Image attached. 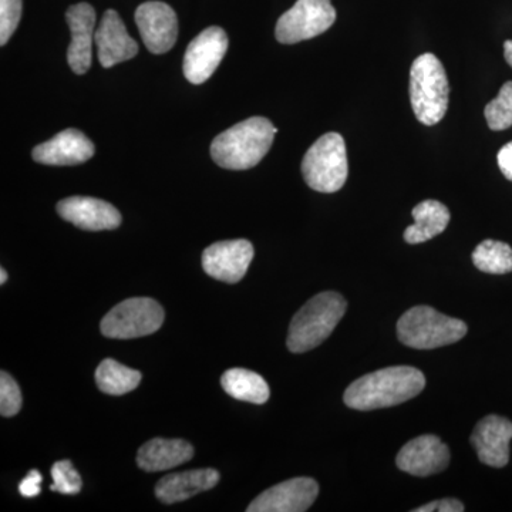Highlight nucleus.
<instances>
[{
	"mask_svg": "<svg viewBox=\"0 0 512 512\" xmlns=\"http://www.w3.org/2000/svg\"><path fill=\"white\" fill-rule=\"evenodd\" d=\"M141 382V373L121 365L113 359H104L96 370V383L101 392L123 396L133 392Z\"/></svg>",
	"mask_w": 512,
	"mask_h": 512,
	"instance_id": "23",
	"label": "nucleus"
},
{
	"mask_svg": "<svg viewBox=\"0 0 512 512\" xmlns=\"http://www.w3.org/2000/svg\"><path fill=\"white\" fill-rule=\"evenodd\" d=\"M511 440L512 421L497 414L478 421L471 434V444L476 448L481 463L495 468H503L510 461Z\"/></svg>",
	"mask_w": 512,
	"mask_h": 512,
	"instance_id": "14",
	"label": "nucleus"
},
{
	"mask_svg": "<svg viewBox=\"0 0 512 512\" xmlns=\"http://www.w3.org/2000/svg\"><path fill=\"white\" fill-rule=\"evenodd\" d=\"M134 18L151 53L163 55L173 49L178 37V19L170 5L150 0L138 6Z\"/></svg>",
	"mask_w": 512,
	"mask_h": 512,
	"instance_id": "11",
	"label": "nucleus"
},
{
	"mask_svg": "<svg viewBox=\"0 0 512 512\" xmlns=\"http://www.w3.org/2000/svg\"><path fill=\"white\" fill-rule=\"evenodd\" d=\"M254 247L247 239L215 242L202 252V268L217 281L237 284L247 275Z\"/></svg>",
	"mask_w": 512,
	"mask_h": 512,
	"instance_id": "10",
	"label": "nucleus"
},
{
	"mask_svg": "<svg viewBox=\"0 0 512 512\" xmlns=\"http://www.w3.org/2000/svg\"><path fill=\"white\" fill-rule=\"evenodd\" d=\"M467 335V325L450 318L430 306H416L397 322V336L403 345L413 349H436L453 345Z\"/></svg>",
	"mask_w": 512,
	"mask_h": 512,
	"instance_id": "5",
	"label": "nucleus"
},
{
	"mask_svg": "<svg viewBox=\"0 0 512 512\" xmlns=\"http://www.w3.org/2000/svg\"><path fill=\"white\" fill-rule=\"evenodd\" d=\"M163 306L150 298H131L120 302L103 320L101 333L110 339H136L153 335L163 326Z\"/></svg>",
	"mask_w": 512,
	"mask_h": 512,
	"instance_id": "7",
	"label": "nucleus"
},
{
	"mask_svg": "<svg viewBox=\"0 0 512 512\" xmlns=\"http://www.w3.org/2000/svg\"><path fill=\"white\" fill-rule=\"evenodd\" d=\"M414 224L404 231V241L410 245L423 244L446 231L450 211L440 201L426 200L413 208Z\"/></svg>",
	"mask_w": 512,
	"mask_h": 512,
	"instance_id": "21",
	"label": "nucleus"
},
{
	"mask_svg": "<svg viewBox=\"0 0 512 512\" xmlns=\"http://www.w3.org/2000/svg\"><path fill=\"white\" fill-rule=\"evenodd\" d=\"M302 174L312 190L332 194L342 190L349 175L348 151L339 133L319 138L302 160Z\"/></svg>",
	"mask_w": 512,
	"mask_h": 512,
	"instance_id": "6",
	"label": "nucleus"
},
{
	"mask_svg": "<svg viewBox=\"0 0 512 512\" xmlns=\"http://www.w3.org/2000/svg\"><path fill=\"white\" fill-rule=\"evenodd\" d=\"M53 484L50 490L64 495H76L82 491V477L77 473L76 468L69 460L57 461L53 464L52 471Z\"/></svg>",
	"mask_w": 512,
	"mask_h": 512,
	"instance_id": "26",
	"label": "nucleus"
},
{
	"mask_svg": "<svg viewBox=\"0 0 512 512\" xmlns=\"http://www.w3.org/2000/svg\"><path fill=\"white\" fill-rule=\"evenodd\" d=\"M220 481V473L212 468L183 471V473L168 474L161 478L156 485L158 500L164 504L181 503L195 497L204 491L211 490Z\"/></svg>",
	"mask_w": 512,
	"mask_h": 512,
	"instance_id": "19",
	"label": "nucleus"
},
{
	"mask_svg": "<svg viewBox=\"0 0 512 512\" xmlns=\"http://www.w3.org/2000/svg\"><path fill=\"white\" fill-rule=\"evenodd\" d=\"M96 153V147L82 131L67 128L46 143L33 148L36 163L45 165H77L86 163Z\"/></svg>",
	"mask_w": 512,
	"mask_h": 512,
	"instance_id": "18",
	"label": "nucleus"
},
{
	"mask_svg": "<svg viewBox=\"0 0 512 512\" xmlns=\"http://www.w3.org/2000/svg\"><path fill=\"white\" fill-rule=\"evenodd\" d=\"M194 456V447L188 441L181 439H153L147 441L138 450L137 464L147 473L173 470L181 464L190 461Z\"/></svg>",
	"mask_w": 512,
	"mask_h": 512,
	"instance_id": "20",
	"label": "nucleus"
},
{
	"mask_svg": "<svg viewBox=\"0 0 512 512\" xmlns=\"http://www.w3.org/2000/svg\"><path fill=\"white\" fill-rule=\"evenodd\" d=\"M336 10L330 0H298L276 23V40L295 45L312 39L332 28Z\"/></svg>",
	"mask_w": 512,
	"mask_h": 512,
	"instance_id": "8",
	"label": "nucleus"
},
{
	"mask_svg": "<svg viewBox=\"0 0 512 512\" xmlns=\"http://www.w3.org/2000/svg\"><path fill=\"white\" fill-rule=\"evenodd\" d=\"M473 262L481 272L505 275L512 272V248L505 242L485 239L473 252Z\"/></svg>",
	"mask_w": 512,
	"mask_h": 512,
	"instance_id": "24",
	"label": "nucleus"
},
{
	"mask_svg": "<svg viewBox=\"0 0 512 512\" xmlns=\"http://www.w3.org/2000/svg\"><path fill=\"white\" fill-rule=\"evenodd\" d=\"M426 377L416 367L393 366L355 380L345 392V403L360 412L386 409L419 396Z\"/></svg>",
	"mask_w": 512,
	"mask_h": 512,
	"instance_id": "1",
	"label": "nucleus"
},
{
	"mask_svg": "<svg viewBox=\"0 0 512 512\" xmlns=\"http://www.w3.org/2000/svg\"><path fill=\"white\" fill-rule=\"evenodd\" d=\"M22 409V393L16 380L9 373H0V414L16 416Z\"/></svg>",
	"mask_w": 512,
	"mask_h": 512,
	"instance_id": "27",
	"label": "nucleus"
},
{
	"mask_svg": "<svg viewBox=\"0 0 512 512\" xmlns=\"http://www.w3.org/2000/svg\"><path fill=\"white\" fill-rule=\"evenodd\" d=\"M466 510L464 504L456 498H444V500L433 501V503L416 508L414 512H463Z\"/></svg>",
	"mask_w": 512,
	"mask_h": 512,
	"instance_id": "30",
	"label": "nucleus"
},
{
	"mask_svg": "<svg viewBox=\"0 0 512 512\" xmlns=\"http://www.w3.org/2000/svg\"><path fill=\"white\" fill-rule=\"evenodd\" d=\"M319 485L313 478L298 477L276 484L252 501L248 512H303L315 503Z\"/></svg>",
	"mask_w": 512,
	"mask_h": 512,
	"instance_id": "12",
	"label": "nucleus"
},
{
	"mask_svg": "<svg viewBox=\"0 0 512 512\" xmlns=\"http://www.w3.org/2000/svg\"><path fill=\"white\" fill-rule=\"evenodd\" d=\"M42 474L37 470H30L28 476L19 484V493L25 498H35L42 493Z\"/></svg>",
	"mask_w": 512,
	"mask_h": 512,
	"instance_id": "29",
	"label": "nucleus"
},
{
	"mask_svg": "<svg viewBox=\"0 0 512 512\" xmlns=\"http://www.w3.org/2000/svg\"><path fill=\"white\" fill-rule=\"evenodd\" d=\"M348 309L340 293L322 292L313 296L293 316L286 345L292 353H305L318 348L332 335Z\"/></svg>",
	"mask_w": 512,
	"mask_h": 512,
	"instance_id": "3",
	"label": "nucleus"
},
{
	"mask_svg": "<svg viewBox=\"0 0 512 512\" xmlns=\"http://www.w3.org/2000/svg\"><path fill=\"white\" fill-rule=\"evenodd\" d=\"M397 467L417 477L433 476L450 464V450L437 436L416 437L403 446L396 458Z\"/></svg>",
	"mask_w": 512,
	"mask_h": 512,
	"instance_id": "13",
	"label": "nucleus"
},
{
	"mask_svg": "<svg viewBox=\"0 0 512 512\" xmlns=\"http://www.w3.org/2000/svg\"><path fill=\"white\" fill-rule=\"evenodd\" d=\"M450 84L439 57L424 53L410 69V101L414 116L424 126H436L446 116Z\"/></svg>",
	"mask_w": 512,
	"mask_h": 512,
	"instance_id": "4",
	"label": "nucleus"
},
{
	"mask_svg": "<svg viewBox=\"0 0 512 512\" xmlns=\"http://www.w3.org/2000/svg\"><path fill=\"white\" fill-rule=\"evenodd\" d=\"M99 49L100 64L106 69L133 59L138 53L136 40L127 33L126 26L116 10L109 9L101 19L94 36Z\"/></svg>",
	"mask_w": 512,
	"mask_h": 512,
	"instance_id": "17",
	"label": "nucleus"
},
{
	"mask_svg": "<svg viewBox=\"0 0 512 512\" xmlns=\"http://www.w3.org/2000/svg\"><path fill=\"white\" fill-rule=\"evenodd\" d=\"M276 128L265 117L235 124L215 137L211 144V156L215 163L227 170H249L261 163L271 150Z\"/></svg>",
	"mask_w": 512,
	"mask_h": 512,
	"instance_id": "2",
	"label": "nucleus"
},
{
	"mask_svg": "<svg viewBox=\"0 0 512 512\" xmlns=\"http://www.w3.org/2000/svg\"><path fill=\"white\" fill-rule=\"evenodd\" d=\"M504 57L505 62H507L508 66L512 69V40H507V42L504 43Z\"/></svg>",
	"mask_w": 512,
	"mask_h": 512,
	"instance_id": "32",
	"label": "nucleus"
},
{
	"mask_svg": "<svg viewBox=\"0 0 512 512\" xmlns=\"http://www.w3.org/2000/svg\"><path fill=\"white\" fill-rule=\"evenodd\" d=\"M66 20L72 32V42L67 49V62L74 73H87L92 66L96 10L89 3H77L67 9Z\"/></svg>",
	"mask_w": 512,
	"mask_h": 512,
	"instance_id": "15",
	"label": "nucleus"
},
{
	"mask_svg": "<svg viewBox=\"0 0 512 512\" xmlns=\"http://www.w3.org/2000/svg\"><path fill=\"white\" fill-rule=\"evenodd\" d=\"M228 50V36L218 26L205 29L188 45L184 56V76L192 84H202L214 74Z\"/></svg>",
	"mask_w": 512,
	"mask_h": 512,
	"instance_id": "9",
	"label": "nucleus"
},
{
	"mask_svg": "<svg viewBox=\"0 0 512 512\" xmlns=\"http://www.w3.org/2000/svg\"><path fill=\"white\" fill-rule=\"evenodd\" d=\"M484 116L493 131L507 130L512 126V82L503 84L498 96L485 106Z\"/></svg>",
	"mask_w": 512,
	"mask_h": 512,
	"instance_id": "25",
	"label": "nucleus"
},
{
	"mask_svg": "<svg viewBox=\"0 0 512 512\" xmlns=\"http://www.w3.org/2000/svg\"><path fill=\"white\" fill-rule=\"evenodd\" d=\"M64 221L84 231H107L121 225V214L109 202L92 197H69L57 204Z\"/></svg>",
	"mask_w": 512,
	"mask_h": 512,
	"instance_id": "16",
	"label": "nucleus"
},
{
	"mask_svg": "<svg viewBox=\"0 0 512 512\" xmlns=\"http://www.w3.org/2000/svg\"><path fill=\"white\" fill-rule=\"evenodd\" d=\"M8 281V274H6L5 268L0 269V284L5 285Z\"/></svg>",
	"mask_w": 512,
	"mask_h": 512,
	"instance_id": "33",
	"label": "nucleus"
},
{
	"mask_svg": "<svg viewBox=\"0 0 512 512\" xmlns=\"http://www.w3.org/2000/svg\"><path fill=\"white\" fill-rule=\"evenodd\" d=\"M497 161L501 173L507 180L512 181V141L498 151Z\"/></svg>",
	"mask_w": 512,
	"mask_h": 512,
	"instance_id": "31",
	"label": "nucleus"
},
{
	"mask_svg": "<svg viewBox=\"0 0 512 512\" xmlns=\"http://www.w3.org/2000/svg\"><path fill=\"white\" fill-rule=\"evenodd\" d=\"M221 386L234 399L241 402L264 404L271 397L268 383L258 373L247 369H229L221 377Z\"/></svg>",
	"mask_w": 512,
	"mask_h": 512,
	"instance_id": "22",
	"label": "nucleus"
},
{
	"mask_svg": "<svg viewBox=\"0 0 512 512\" xmlns=\"http://www.w3.org/2000/svg\"><path fill=\"white\" fill-rule=\"evenodd\" d=\"M22 0H0V45L9 42L22 18Z\"/></svg>",
	"mask_w": 512,
	"mask_h": 512,
	"instance_id": "28",
	"label": "nucleus"
}]
</instances>
